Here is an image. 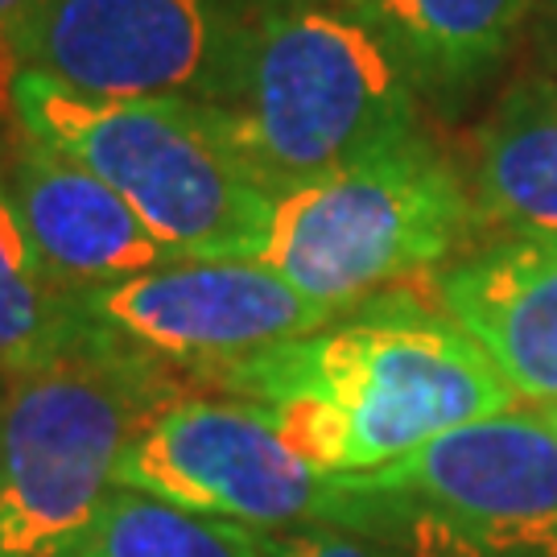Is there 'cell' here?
I'll return each instance as SVG.
<instances>
[{"label": "cell", "mask_w": 557, "mask_h": 557, "mask_svg": "<svg viewBox=\"0 0 557 557\" xmlns=\"http://www.w3.org/2000/svg\"><path fill=\"white\" fill-rule=\"evenodd\" d=\"M202 388L260 400L289 446L326 475L380 471L467 421L520 405L475 338L409 289L363 301Z\"/></svg>", "instance_id": "6da1fadb"}, {"label": "cell", "mask_w": 557, "mask_h": 557, "mask_svg": "<svg viewBox=\"0 0 557 557\" xmlns=\"http://www.w3.org/2000/svg\"><path fill=\"white\" fill-rule=\"evenodd\" d=\"M199 108L273 199L421 128L393 50L322 4L257 9Z\"/></svg>", "instance_id": "7a4b0ae2"}, {"label": "cell", "mask_w": 557, "mask_h": 557, "mask_svg": "<svg viewBox=\"0 0 557 557\" xmlns=\"http://www.w3.org/2000/svg\"><path fill=\"white\" fill-rule=\"evenodd\" d=\"M190 380L103 335L4 376L0 557H66L120 487L137 425Z\"/></svg>", "instance_id": "3957f363"}, {"label": "cell", "mask_w": 557, "mask_h": 557, "mask_svg": "<svg viewBox=\"0 0 557 557\" xmlns=\"http://www.w3.org/2000/svg\"><path fill=\"white\" fill-rule=\"evenodd\" d=\"M13 120L100 174L178 260H260L273 195L195 100H108L21 71Z\"/></svg>", "instance_id": "277c9868"}, {"label": "cell", "mask_w": 557, "mask_h": 557, "mask_svg": "<svg viewBox=\"0 0 557 557\" xmlns=\"http://www.w3.org/2000/svg\"><path fill=\"white\" fill-rule=\"evenodd\" d=\"M467 174L425 133L273 199L260 260L335 314L446 269L475 236Z\"/></svg>", "instance_id": "5b68a950"}, {"label": "cell", "mask_w": 557, "mask_h": 557, "mask_svg": "<svg viewBox=\"0 0 557 557\" xmlns=\"http://www.w3.org/2000/svg\"><path fill=\"white\" fill-rule=\"evenodd\" d=\"M120 487L170 499L260 533L351 529L372 533V499L319 471L252 397L186 384L137 425Z\"/></svg>", "instance_id": "8992f818"}, {"label": "cell", "mask_w": 557, "mask_h": 557, "mask_svg": "<svg viewBox=\"0 0 557 557\" xmlns=\"http://www.w3.org/2000/svg\"><path fill=\"white\" fill-rule=\"evenodd\" d=\"M79 301L96 335L199 388L244 359L338 319L264 260H170L87 289Z\"/></svg>", "instance_id": "52a82bcc"}, {"label": "cell", "mask_w": 557, "mask_h": 557, "mask_svg": "<svg viewBox=\"0 0 557 557\" xmlns=\"http://www.w3.org/2000/svg\"><path fill=\"white\" fill-rule=\"evenodd\" d=\"M252 0H46L17 46L34 71L108 100H207Z\"/></svg>", "instance_id": "ba28073f"}, {"label": "cell", "mask_w": 557, "mask_h": 557, "mask_svg": "<svg viewBox=\"0 0 557 557\" xmlns=\"http://www.w3.org/2000/svg\"><path fill=\"white\" fill-rule=\"evenodd\" d=\"M380 512H425L455 524L557 520V438L537 409L458 425L380 471L338 475Z\"/></svg>", "instance_id": "9c48e42d"}, {"label": "cell", "mask_w": 557, "mask_h": 557, "mask_svg": "<svg viewBox=\"0 0 557 557\" xmlns=\"http://www.w3.org/2000/svg\"><path fill=\"white\" fill-rule=\"evenodd\" d=\"M0 186L46 269L75 294L178 260L100 174L21 124L0 161Z\"/></svg>", "instance_id": "30bf717a"}, {"label": "cell", "mask_w": 557, "mask_h": 557, "mask_svg": "<svg viewBox=\"0 0 557 557\" xmlns=\"http://www.w3.org/2000/svg\"><path fill=\"white\" fill-rule=\"evenodd\" d=\"M434 306L479 343L512 397L557 400V239H487L434 281Z\"/></svg>", "instance_id": "8fae6325"}, {"label": "cell", "mask_w": 557, "mask_h": 557, "mask_svg": "<svg viewBox=\"0 0 557 557\" xmlns=\"http://www.w3.org/2000/svg\"><path fill=\"white\" fill-rule=\"evenodd\" d=\"M467 190L492 239H557V75L504 91L475 133Z\"/></svg>", "instance_id": "7c38bea8"}, {"label": "cell", "mask_w": 557, "mask_h": 557, "mask_svg": "<svg viewBox=\"0 0 557 557\" xmlns=\"http://www.w3.org/2000/svg\"><path fill=\"white\" fill-rule=\"evenodd\" d=\"M541 0H347L413 83L462 87L492 71Z\"/></svg>", "instance_id": "4fadbf2b"}, {"label": "cell", "mask_w": 557, "mask_h": 557, "mask_svg": "<svg viewBox=\"0 0 557 557\" xmlns=\"http://www.w3.org/2000/svg\"><path fill=\"white\" fill-rule=\"evenodd\" d=\"M87 335L79 294L46 269L0 186V376L66 356Z\"/></svg>", "instance_id": "5bb4252c"}, {"label": "cell", "mask_w": 557, "mask_h": 557, "mask_svg": "<svg viewBox=\"0 0 557 557\" xmlns=\"http://www.w3.org/2000/svg\"><path fill=\"white\" fill-rule=\"evenodd\" d=\"M66 557H273V533L116 487Z\"/></svg>", "instance_id": "9a60e30c"}, {"label": "cell", "mask_w": 557, "mask_h": 557, "mask_svg": "<svg viewBox=\"0 0 557 557\" xmlns=\"http://www.w3.org/2000/svg\"><path fill=\"white\" fill-rule=\"evenodd\" d=\"M372 533H397L409 557H557V520L549 524H455L425 512H380Z\"/></svg>", "instance_id": "2e32d148"}, {"label": "cell", "mask_w": 557, "mask_h": 557, "mask_svg": "<svg viewBox=\"0 0 557 557\" xmlns=\"http://www.w3.org/2000/svg\"><path fill=\"white\" fill-rule=\"evenodd\" d=\"M273 557H384L368 537L351 529H294V533H273Z\"/></svg>", "instance_id": "e0dca14e"}, {"label": "cell", "mask_w": 557, "mask_h": 557, "mask_svg": "<svg viewBox=\"0 0 557 557\" xmlns=\"http://www.w3.org/2000/svg\"><path fill=\"white\" fill-rule=\"evenodd\" d=\"M46 0H0V116L13 112V83H17V46L34 25Z\"/></svg>", "instance_id": "ac0fdd59"}, {"label": "cell", "mask_w": 557, "mask_h": 557, "mask_svg": "<svg viewBox=\"0 0 557 557\" xmlns=\"http://www.w3.org/2000/svg\"><path fill=\"white\" fill-rule=\"evenodd\" d=\"M533 38L549 75H557V0H541L537 13H533Z\"/></svg>", "instance_id": "d6986e66"}, {"label": "cell", "mask_w": 557, "mask_h": 557, "mask_svg": "<svg viewBox=\"0 0 557 557\" xmlns=\"http://www.w3.org/2000/svg\"><path fill=\"white\" fill-rule=\"evenodd\" d=\"M533 409H537L541 418H545V425L554 430V438H557V400H554V405H533Z\"/></svg>", "instance_id": "ffe728a7"}, {"label": "cell", "mask_w": 557, "mask_h": 557, "mask_svg": "<svg viewBox=\"0 0 557 557\" xmlns=\"http://www.w3.org/2000/svg\"><path fill=\"white\" fill-rule=\"evenodd\" d=\"M0 393H4V376H0Z\"/></svg>", "instance_id": "44dd1931"}, {"label": "cell", "mask_w": 557, "mask_h": 557, "mask_svg": "<svg viewBox=\"0 0 557 557\" xmlns=\"http://www.w3.org/2000/svg\"><path fill=\"white\" fill-rule=\"evenodd\" d=\"M338 4H347V0H338Z\"/></svg>", "instance_id": "7402d4cb"}]
</instances>
